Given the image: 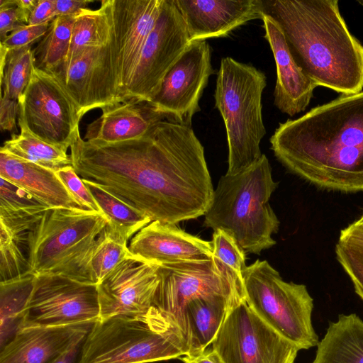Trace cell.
Masks as SVG:
<instances>
[{"mask_svg":"<svg viewBox=\"0 0 363 363\" xmlns=\"http://www.w3.org/2000/svg\"><path fill=\"white\" fill-rule=\"evenodd\" d=\"M289 171L328 191H363V91L279 124L270 138Z\"/></svg>","mask_w":363,"mask_h":363,"instance_id":"6da1fadb","label":"cell"},{"mask_svg":"<svg viewBox=\"0 0 363 363\" xmlns=\"http://www.w3.org/2000/svg\"><path fill=\"white\" fill-rule=\"evenodd\" d=\"M296 64L316 86L342 95L363 89V45L349 31L337 0H262Z\"/></svg>","mask_w":363,"mask_h":363,"instance_id":"7a4b0ae2","label":"cell"},{"mask_svg":"<svg viewBox=\"0 0 363 363\" xmlns=\"http://www.w3.org/2000/svg\"><path fill=\"white\" fill-rule=\"evenodd\" d=\"M278 186L265 155L247 169L218 181L203 225L233 235L245 252L259 255L276 244L280 222L269 204Z\"/></svg>","mask_w":363,"mask_h":363,"instance_id":"3957f363","label":"cell"},{"mask_svg":"<svg viewBox=\"0 0 363 363\" xmlns=\"http://www.w3.org/2000/svg\"><path fill=\"white\" fill-rule=\"evenodd\" d=\"M188 354L178 325L153 306L141 314L114 315L94 323L77 363H149Z\"/></svg>","mask_w":363,"mask_h":363,"instance_id":"277c9868","label":"cell"},{"mask_svg":"<svg viewBox=\"0 0 363 363\" xmlns=\"http://www.w3.org/2000/svg\"><path fill=\"white\" fill-rule=\"evenodd\" d=\"M107 224V218L99 211L48 209L28 234L26 247L29 274L57 275L94 285L89 258Z\"/></svg>","mask_w":363,"mask_h":363,"instance_id":"5b68a950","label":"cell"},{"mask_svg":"<svg viewBox=\"0 0 363 363\" xmlns=\"http://www.w3.org/2000/svg\"><path fill=\"white\" fill-rule=\"evenodd\" d=\"M266 85L267 78L261 70L230 57L222 58L214 99L226 129L227 174L247 169L263 155L259 144L266 134L262 114Z\"/></svg>","mask_w":363,"mask_h":363,"instance_id":"8992f818","label":"cell"},{"mask_svg":"<svg viewBox=\"0 0 363 363\" xmlns=\"http://www.w3.org/2000/svg\"><path fill=\"white\" fill-rule=\"evenodd\" d=\"M242 277L245 299L262 320L299 350L317 346L313 299L304 284L284 281L266 260L247 266Z\"/></svg>","mask_w":363,"mask_h":363,"instance_id":"52a82bcc","label":"cell"},{"mask_svg":"<svg viewBox=\"0 0 363 363\" xmlns=\"http://www.w3.org/2000/svg\"><path fill=\"white\" fill-rule=\"evenodd\" d=\"M211 347L222 363H294L299 351L262 320L245 298L230 310Z\"/></svg>","mask_w":363,"mask_h":363,"instance_id":"ba28073f","label":"cell"},{"mask_svg":"<svg viewBox=\"0 0 363 363\" xmlns=\"http://www.w3.org/2000/svg\"><path fill=\"white\" fill-rule=\"evenodd\" d=\"M158 272L160 281L154 306L179 327L184 308L192 300L214 296L235 301L245 298L244 286L214 257L160 265Z\"/></svg>","mask_w":363,"mask_h":363,"instance_id":"9c48e42d","label":"cell"},{"mask_svg":"<svg viewBox=\"0 0 363 363\" xmlns=\"http://www.w3.org/2000/svg\"><path fill=\"white\" fill-rule=\"evenodd\" d=\"M18 120L40 139L69 148L79 133L81 117L60 83L35 67L18 100Z\"/></svg>","mask_w":363,"mask_h":363,"instance_id":"30bf717a","label":"cell"},{"mask_svg":"<svg viewBox=\"0 0 363 363\" xmlns=\"http://www.w3.org/2000/svg\"><path fill=\"white\" fill-rule=\"evenodd\" d=\"M190 43L185 21L174 0H164L132 75L125 102L150 103Z\"/></svg>","mask_w":363,"mask_h":363,"instance_id":"8fae6325","label":"cell"},{"mask_svg":"<svg viewBox=\"0 0 363 363\" xmlns=\"http://www.w3.org/2000/svg\"><path fill=\"white\" fill-rule=\"evenodd\" d=\"M100 320L96 285L57 275L35 276L21 328L95 323Z\"/></svg>","mask_w":363,"mask_h":363,"instance_id":"7c38bea8","label":"cell"},{"mask_svg":"<svg viewBox=\"0 0 363 363\" xmlns=\"http://www.w3.org/2000/svg\"><path fill=\"white\" fill-rule=\"evenodd\" d=\"M116 52L112 30L108 43L89 47L69 65L49 72L60 83L81 118L91 110L121 103L118 94Z\"/></svg>","mask_w":363,"mask_h":363,"instance_id":"4fadbf2b","label":"cell"},{"mask_svg":"<svg viewBox=\"0 0 363 363\" xmlns=\"http://www.w3.org/2000/svg\"><path fill=\"white\" fill-rule=\"evenodd\" d=\"M211 60V47L206 40L191 42L149 104L167 121L191 127L193 116L201 110L199 100L213 73Z\"/></svg>","mask_w":363,"mask_h":363,"instance_id":"5bb4252c","label":"cell"},{"mask_svg":"<svg viewBox=\"0 0 363 363\" xmlns=\"http://www.w3.org/2000/svg\"><path fill=\"white\" fill-rule=\"evenodd\" d=\"M108 1L116 50L118 94L120 102L123 103L164 0Z\"/></svg>","mask_w":363,"mask_h":363,"instance_id":"9a60e30c","label":"cell"},{"mask_svg":"<svg viewBox=\"0 0 363 363\" xmlns=\"http://www.w3.org/2000/svg\"><path fill=\"white\" fill-rule=\"evenodd\" d=\"M160 281L158 266L133 255L96 286L100 319L138 315L154 306Z\"/></svg>","mask_w":363,"mask_h":363,"instance_id":"2e32d148","label":"cell"},{"mask_svg":"<svg viewBox=\"0 0 363 363\" xmlns=\"http://www.w3.org/2000/svg\"><path fill=\"white\" fill-rule=\"evenodd\" d=\"M128 248L134 257L158 266L213 257L211 241L191 235L176 224L158 220L139 230L130 239Z\"/></svg>","mask_w":363,"mask_h":363,"instance_id":"e0dca14e","label":"cell"},{"mask_svg":"<svg viewBox=\"0 0 363 363\" xmlns=\"http://www.w3.org/2000/svg\"><path fill=\"white\" fill-rule=\"evenodd\" d=\"M191 42L227 35L236 28L262 19V0H174Z\"/></svg>","mask_w":363,"mask_h":363,"instance_id":"ac0fdd59","label":"cell"},{"mask_svg":"<svg viewBox=\"0 0 363 363\" xmlns=\"http://www.w3.org/2000/svg\"><path fill=\"white\" fill-rule=\"evenodd\" d=\"M94 324L21 328L0 349V363H50L86 336Z\"/></svg>","mask_w":363,"mask_h":363,"instance_id":"d6986e66","label":"cell"},{"mask_svg":"<svg viewBox=\"0 0 363 363\" xmlns=\"http://www.w3.org/2000/svg\"><path fill=\"white\" fill-rule=\"evenodd\" d=\"M262 20L264 38L270 45L277 67L274 103L281 112L294 116L305 111L316 85L296 64L278 24L264 13Z\"/></svg>","mask_w":363,"mask_h":363,"instance_id":"ffe728a7","label":"cell"},{"mask_svg":"<svg viewBox=\"0 0 363 363\" xmlns=\"http://www.w3.org/2000/svg\"><path fill=\"white\" fill-rule=\"evenodd\" d=\"M101 111V115L87 125L86 141L109 144L138 139L164 119L147 102L128 101L106 106Z\"/></svg>","mask_w":363,"mask_h":363,"instance_id":"44dd1931","label":"cell"},{"mask_svg":"<svg viewBox=\"0 0 363 363\" xmlns=\"http://www.w3.org/2000/svg\"><path fill=\"white\" fill-rule=\"evenodd\" d=\"M0 177L29 193L50 208H83L56 172L0 150Z\"/></svg>","mask_w":363,"mask_h":363,"instance_id":"7402d4cb","label":"cell"},{"mask_svg":"<svg viewBox=\"0 0 363 363\" xmlns=\"http://www.w3.org/2000/svg\"><path fill=\"white\" fill-rule=\"evenodd\" d=\"M239 302L214 296L192 300L185 306L179 328L187 344L188 354L200 353L211 346L228 312Z\"/></svg>","mask_w":363,"mask_h":363,"instance_id":"603a6c76","label":"cell"},{"mask_svg":"<svg viewBox=\"0 0 363 363\" xmlns=\"http://www.w3.org/2000/svg\"><path fill=\"white\" fill-rule=\"evenodd\" d=\"M311 363H363V320L351 313L330 322Z\"/></svg>","mask_w":363,"mask_h":363,"instance_id":"cb8c5ba5","label":"cell"},{"mask_svg":"<svg viewBox=\"0 0 363 363\" xmlns=\"http://www.w3.org/2000/svg\"><path fill=\"white\" fill-rule=\"evenodd\" d=\"M0 229L26 241L28 233L49 209L29 193L0 177Z\"/></svg>","mask_w":363,"mask_h":363,"instance_id":"d4e9b609","label":"cell"},{"mask_svg":"<svg viewBox=\"0 0 363 363\" xmlns=\"http://www.w3.org/2000/svg\"><path fill=\"white\" fill-rule=\"evenodd\" d=\"M111 35L112 21L108 0L101 1L98 9H82L76 15L68 54L60 66L69 65L89 47L106 45Z\"/></svg>","mask_w":363,"mask_h":363,"instance_id":"484cf974","label":"cell"},{"mask_svg":"<svg viewBox=\"0 0 363 363\" xmlns=\"http://www.w3.org/2000/svg\"><path fill=\"white\" fill-rule=\"evenodd\" d=\"M20 133L11 135L0 150L54 172L72 166L67 148L47 143L32 134L22 121L18 120Z\"/></svg>","mask_w":363,"mask_h":363,"instance_id":"4316f807","label":"cell"},{"mask_svg":"<svg viewBox=\"0 0 363 363\" xmlns=\"http://www.w3.org/2000/svg\"><path fill=\"white\" fill-rule=\"evenodd\" d=\"M35 276L0 283V349L21 328Z\"/></svg>","mask_w":363,"mask_h":363,"instance_id":"83f0119b","label":"cell"},{"mask_svg":"<svg viewBox=\"0 0 363 363\" xmlns=\"http://www.w3.org/2000/svg\"><path fill=\"white\" fill-rule=\"evenodd\" d=\"M108 219L106 228L110 233L127 242L139 230L152 222L140 211L128 206L95 184L83 180Z\"/></svg>","mask_w":363,"mask_h":363,"instance_id":"f1b7e54d","label":"cell"},{"mask_svg":"<svg viewBox=\"0 0 363 363\" xmlns=\"http://www.w3.org/2000/svg\"><path fill=\"white\" fill-rule=\"evenodd\" d=\"M75 16H57L49 24L45 35L33 50L35 67L50 72L65 60L72 38Z\"/></svg>","mask_w":363,"mask_h":363,"instance_id":"f546056e","label":"cell"},{"mask_svg":"<svg viewBox=\"0 0 363 363\" xmlns=\"http://www.w3.org/2000/svg\"><path fill=\"white\" fill-rule=\"evenodd\" d=\"M35 59L31 45L1 47V96L18 101L31 79Z\"/></svg>","mask_w":363,"mask_h":363,"instance_id":"4dcf8cb0","label":"cell"},{"mask_svg":"<svg viewBox=\"0 0 363 363\" xmlns=\"http://www.w3.org/2000/svg\"><path fill=\"white\" fill-rule=\"evenodd\" d=\"M133 256L128 242L105 228L98 237L89 258V273L92 284L99 285L121 263Z\"/></svg>","mask_w":363,"mask_h":363,"instance_id":"1f68e13d","label":"cell"},{"mask_svg":"<svg viewBox=\"0 0 363 363\" xmlns=\"http://www.w3.org/2000/svg\"><path fill=\"white\" fill-rule=\"evenodd\" d=\"M26 242L13 239L0 229V283L18 279L29 274L27 255L21 247Z\"/></svg>","mask_w":363,"mask_h":363,"instance_id":"d6a6232c","label":"cell"},{"mask_svg":"<svg viewBox=\"0 0 363 363\" xmlns=\"http://www.w3.org/2000/svg\"><path fill=\"white\" fill-rule=\"evenodd\" d=\"M211 242L213 257L243 286L242 273L247 267L245 252L232 235L221 229L213 231Z\"/></svg>","mask_w":363,"mask_h":363,"instance_id":"836d02e7","label":"cell"},{"mask_svg":"<svg viewBox=\"0 0 363 363\" xmlns=\"http://www.w3.org/2000/svg\"><path fill=\"white\" fill-rule=\"evenodd\" d=\"M56 174L67 191L83 208L102 213L91 192L72 166L62 168L57 170Z\"/></svg>","mask_w":363,"mask_h":363,"instance_id":"e575fe53","label":"cell"},{"mask_svg":"<svg viewBox=\"0 0 363 363\" xmlns=\"http://www.w3.org/2000/svg\"><path fill=\"white\" fill-rule=\"evenodd\" d=\"M337 244L363 267V224L357 220L343 228Z\"/></svg>","mask_w":363,"mask_h":363,"instance_id":"d590c367","label":"cell"},{"mask_svg":"<svg viewBox=\"0 0 363 363\" xmlns=\"http://www.w3.org/2000/svg\"><path fill=\"white\" fill-rule=\"evenodd\" d=\"M50 23L30 26L26 25L11 33L2 42L0 46L6 50L31 45L40 40L48 30Z\"/></svg>","mask_w":363,"mask_h":363,"instance_id":"8d00e7d4","label":"cell"},{"mask_svg":"<svg viewBox=\"0 0 363 363\" xmlns=\"http://www.w3.org/2000/svg\"><path fill=\"white\" fill-rule=\"evenodd\" d=\"M30 12L15 4L0 8V40L2 42L11 33L28 25Z\"/></svg>","mask_w":363,"mask_h":363,"instance_id":"74e56055","label":"cell"},{"mask_svg":"<svg viewBox=\"0 0 363 363\" xmlns=\"http://www.w3.org/2000/svg\"><path fill=\"white\" fill-rule=\"evenodd\" d=\"M335 254L337 260L350 277L355 293L363 301V267L337 243Z\"/></svg>","mask_w":363,"mask_h":363,"instance_id":"f35d334b","label":"cell"},{"mask_svg":"<svg viewBox=\"0 0 363 363\" xmlns=\"http://www.w3.org/2000/svg\"><path fill=\"white\" fill-rule=\"evenodd\" d=\"M18 113V101L1 96L0 127L2 131L9 132L11 136L17 134L16 119Z\"/></svg>","mask_w":363,"mask_h":363,"instance_id":"ab89813d","label":"cell"},{"mask_svg":"<svg viewBox=\"0 0 363 363\" xmlns=\"http://www.w3.org/2000/svg\"><path fill=\"white\" fill-rule=\"evenodd\" d=\"M55 17V0H38L37 5L30 13L28 25L48 23Z\"/></svg>","mask_w":363,"mask_h":363,"instance_id":"60d3db41","label":"cell"},{"mask_svg":"<svg viewBox=\"0 0 363 363\" xmlns=\"http://www.w3.org/2000/svg\"><path fill=\"white\" fill-rule=\"evenodd\" d=\"M91 2L86 0H55L56 16H75L82 9H87Z\"/></svg>","mask_w":363,"mask_h":363,"instance_id":"b9f144b4","label":"cell"},{"mask_svg":"<svg viewBox=\"0 0 363 363\" xmlns=\"http://www.w3.org/2000/svg\"><path fill=\"white\" fill-rule=\"evenodd\" d=\"M179 357L184 363H222L216 352L208 347L196 354H186Z\"/></svg>","mask_w":363,"mask_h":363,"instance_id":"7bdbcfd3","label":"cell"},{"mask_svg":"<svg viewBox=\"0 0 363 363\" xmlns=\"http://www.w3.org/2000/svg\"><path fill=\"white\" fill-rule=\"evenodd\" d=\"M85 337L80 338L50 363H77Z\"/></svg>","mask_w":363,"mask_h":363,"instance_id":"ee69618b","label":"cell"},{"mask_svg":"<svg viewBox=\"0 0 363 363\" xmlns=\"http://www.w3.org/2000/svg\"><path fill=\"white\" fill-rule=\"evenodd\" d=\"M15 2L18 8L31 12L37 5L38 0H15Z\"/></svg>","mask_w":363,"mask_h":363,"instance_id":"f6af8a7d","label":"cell"},{"mask_svg":"<svg viewBox=\"0 0 363 363\" xmlns=\"http://www.w3.org/2000/svg\"><path fill=\"white\" fill-rule=\"evenodd\" d=\"M359 222H360L362 224H363V213L362 215L357 220Z\"/></svg>","mask_w":363,"mask_h":363,"instance_id":"bcb514c9","label":"cell"},{"mask_svg":"<svg viewBox=\"0 0 363 363\" xmlns=\"http://www.w3.org/2000/svg\"><path fill=\"white\" fill-rule=\"evenodd\" d=\"M357 2H358L360 5L363 6V0H362V1H357Z\"/></svg>","mask_w":363,"mask_h":363,"instance_id":"7dc6e473","label":"cell"}]
</instances>
